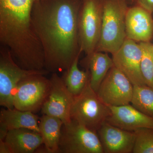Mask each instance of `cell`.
<instances>
[{"mask_svg":"<svg viewBox=\"0 0 153 153\" xmlns=\"http://www.w3.org/2000/svg\"><path fill=\"white\" fill-rule=\"evenodd\" d=\"M128 8L125 0H104L100 39L95 52H117L126 39V17Z\"/></svg>","mask_w":153,"mask_h":153,"instance_id":"7a4b0ae2","label":"cell"},{"mask_svg":"<svg viewBox=\"0 0 153 153\" xmlns=\"http://www.w3.org/2000/svg\"><path fill=\"white\" fill-rule=\"evenodd\" d=\"M85 61L90 74L89 84L97 92L108 72L114 66L112 58L105 52H95L85 57Z\"/></svg>","mask_w":153,"mask_h":153,"instance_id":"e0dca14e","label":"cell"},{"mask_svg":"<svg viewBox=\"0 0 153 153\" xmlns=\"http://www.w3.org/2000/svg\"><path fill=\"white\" fill-rule=\"evenodd\" d=\"M79 0H35L32 10L34 31L49 73L66 71L80 55Z\"/></svg>","mask_w":153,"mask_h":153,"instance_id":"6da1fadb","label":"cell"},{"mask_svg":"<svg viewBox=\"0 0 153 153\" xmlns=\"http://www.w3.org/2000/svg\"><path fill=\"white\" fill-rule=\"evenodd\" d=\"M104 153H131L134 131L120 128L105 122L97 131Z\"/></svg>","mask_w":153,"mask_h":153,"instance_id":"8fae6325","label":"cell"},{"mask_svg":"<svg viewBox=\"0 0 153 153\" xmlns=\"http://www.w3.org/2000/svg\"><path fill=\"white\" fill-rule=\"evenodd\" d=\"M63 122L58 118L43 114L39 122V134L47 152L59 153V144Z\"/></svg>","mask_w":153,"mask_h":153,"instance_id":"2e32d148","label":"cell"},{"mask_svg":"<svg viewBox=\"0 0 153 153\" xmlns=\"http://www.w3.org/2000/svg\"><path fill=\"white\" fill-rule=\"evenodd\" d=\"M111 114L107 122L128 131L143 128H153V117L147 115L130 104L109 106Z\"/></svg>","mask_w":153,"mask_h":153,"instance_id":"4fadbf2b","label":"cell"},{"mask_svg":"<svg viewBox=\"0 0 153 153\" xmlns=\"http://www.w3.org/2000/svg\"></svg>","mask_w":153,"mask_h":153,"instance_id":"603a6c76","label":"cell"},{"mask_svg":"<svg viewBox=\"0 0 153 153\" xmlns=\"http://www.w3.org/2000/svg\"><path fill=\"white\" fill-rule=\"evenodd\" d=\"M46 75L32 74L19 82L14 94V108L33 112L41 110L51 88V81Z\"/></svg>","mask_w":153,"mask_h":153,"instance_id":"5b68a950","label":"cell"},{"mask_svg":"<svg viewBox=\"0 0 153 153\" xmlns=\"http://www.w3.org/2000/svg\"><path fill=\"white\" fill-rule=\"evenodd\" d=\"M138 5L149 11L153 13V0H137Z\"/></svg>","mask_w":153,"mask_h":153,"instance_id":"7402d4cb","label":"cell"},{"mask_svg":"<svg viewBox=\"0 0 153 153\" xmlns=\"http://www.w3.org/2000/svg\"><path fill=\"white\" fill-rule=\"evenodd\" d=\"M79 56L76 57L68 69L63 72L62 76L68 90L74 96L82 92L90 79L88 69L83 71L78 67Z\"/></svg>","mask_w":153,"mask_h":153,"instance_id":"ac0fdd59","label":"cell"},{"mask_svg":"<svg viewBox=\"0 0 153 153\" xmlns=\"http://www.w3.org/2000/svg\"><path fill=\"white\" fill-rule=\"evenodd\" d=\"M59 153H104L96 131L71 120L61 130Z\"/></svg>","mask_w":153,"mask_h":153,"instance_id":"8992f818","label":"cell"},{"mask_svg":"<svg viewBox=\"0 0 153 153\" xmlns=\"http://www.w3.org/2000/svg\"><path fill=\"white\" fill-rule=\"evenodd\" d=\"M111 114L109 106L101 100L91 87L89 81L82 92L74 96L71 106V120L97 131Z\"/></svg>","mask_w":153,"mask_h":153,"instance_id":"3957f363","label":"cell"},{"mask_svg":"<svg viewBox=\"0 0 153 153\" xmlns=\"http://www.w3.org/2000/svg\"><path fill=\"white\" fill-rule=\"evenodd\" d=\"M50 79V92L41 108V112L60 119L63 124L68 123L71 120L70 112L74 96L57 73H52Z\"/></svg>","mask_w":153,"mask_h":153,"instance_id":"9c48e42d","label":"cell"},{"mask_svg":"<svg viewBox=\"0 0 153 153\" xmlns=\"http://www.w3.org/2000/svg\"><path fill=\"white\" fill-rule=\"evenodd\" d=\"M142 50L140 44L127 38L120 49L112 55L114 66L133 85H146L141 71Z\"/></svg>","mask_w":153,"mask_h":153,"instance_id":"30bf717a","label":"cell"},{"mask_svg":"<svg viewBox=\"0 0 153 153\" xmlns=\"http://www.w3.org/2000/svg\"><path fill=\"white\" fill-rule=\"evenodd\" d=\"M39 120L32 111L3 108L0 111V140H4L11 130L26 128L39 133Z\"/></svg>","mask_w":153,"mask_h":153,"instance_id":"5bb4252c","label":"cell"},{"mask_svg":"<svg viewBox=\"0 0 153 153\" xmlns=\"http://www.w3.org/2000/svg\"><path fill=\"white\" fill-rule=\"evenodd\" d=\"M142 50L141 71L145 83L153 88V47L150 42L139 43Z\"/></svg>","mask_w":153,"mask_h":153,"instance_id":"ffe728a7","label":"cell"},{"mask_svg":"<svg viewBox=\"0 0 153 153\" xmlns=\"http://www.w3.org/2000/svg\"><path fill=\"white\" fill-rule=\"evenodd\" d=\"M47 70H26L19 66L6 47H0V105L13 108V97L19 82L32 74H49Z\"/></svg>","mask_w":153,"mask_h":153,"instance_id":"52a82bcc","label":"cell"},{"mask_svg":"<svg viewBox=\"0 0 153 153\" xmlns=\"http://www.w3.org/2000/svg\"><path fill=\"white\" fill-rule=\"evenodd\" d=\"M132 105L153 117V88L146 85H134Z\"/></svg>","mask_w":153,"mask_h":153,"instance_id":"d6986e66","label":"cell"},{"mask_svg":"<svg viewBox=\"0 0 153 153\" xmlns=\"http://www.w3.org/2000/svg\"><path fill=\"white\" fill-rule=\"evenodd\" d=\"M133 153H153V128H143L134 131Z\"/></svg>","mask_w":153,"mask_h":153,"instance_id":"44dd1931","label":"cell"},{"mask_svg":"<svg viewBox=\"0 0 153 153\" xmlns=\"http://www.w3.org/2000/svg\"><path fill=\"white\" fill-rule=\"evenodd\" d=\"M10 153H32L43 144L40 134L26 128L9 131L4 140Z\"/></svg>","mask_w":153,"mask_h":153,"instance_id":"9a60e30c","label":"cell"},{"mask_svg":"<svg viewBox=\"0 0 153 153\" xmlns=\"http://www.w3.org/2000/svg\"><path fill=\"white\" fill-rule=\"evenodd\" d=\"M134 85L115 66L110 69L97 91L102 102L108 106L131 104Z\"/></svg>","mask_w":153,"mask_h":153,"instance_id":"ba28073f","label":"cell"},{"mask_svg":"<svg viewBox=\"0 0 153 153\" xmlns=\"http://www.w3.org/2000/svg\"><path fill=\"white\" fill-rule=\"evenodd\" d=\"M152 14L138 5L128 8L126 17V38L140 43L150 42L153 36Z\"/></svg>","mask_w":153,"mask_h":153,"instance_id":"7c38bea8","label":"cell"},{"mask_svg":"<svg viewBox=\"0 0 153 153\" xmlns=\"http://www.w3.org/2000/svg\"><path fill=\"white\" fill-rule=\"evenodd\" d=\"M101 0H82L78 19L79 47L86 57L95 52L101 35L102 18Z\"/></svg>","mask_w":153,"mask_h":153,"instance_id":"277c9868","label":"cell"}]
</instances>
